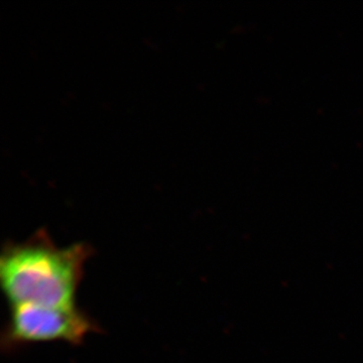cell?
Returning a JSON list of instances; mask_svg holds the SVG:
<instances>
[{"label": "cell", "instance_id": "6da1fadb", "mask_svg": "<svg viewBox=\"0 0 363 363\" xmlns=\"http://www.w3.org/2000/svg\"><path fill=\"white\" fill-rule=\"evenodd\" d=\"M90 255L84 243L59 247L44 233L9 243L0 257V283L11 307H74Z\"/></svg>", "mask_w": 363, "mask_h": 363}, {"label": "cell", "instance_id": "7a4b0ae2", "mask_svg": "<svg viewBox=\"0 0 363 363\" xmlns=\"http://www.w3.org/2000/svg\"><path fill=\"white\" fill-rule=\"evenodd\" d=\"M93 331H96V325L77 306H14L4 331V342L9 348L54 341L80 344Z\"/></svg>", "mask_w": 363, "mask_h": 363}]
</instances>
